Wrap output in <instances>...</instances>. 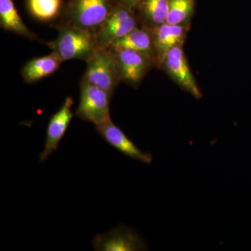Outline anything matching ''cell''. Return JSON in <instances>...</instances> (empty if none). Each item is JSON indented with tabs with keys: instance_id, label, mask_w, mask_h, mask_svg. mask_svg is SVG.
Listing matches in <instances>:
<instances>
[{
	"instance_id": "1",
	"label": "cell",
	"mask_w": 251,
	"mask_h": 251,
	"mask_svg": "<svg viewBox=\"0 0 251 251\" xmlns=\"http://www.w3.org/2000/svg\"><path fill=\"white\" fill-rule=\"evenodd\" d=\"M57 38L46 42L63 62L80 59L87 62L99 50L94 31L61 23L57 27Z\"/></svg>"
},
{
	"instance_id": "2",
	"label": "cell",
	"mask_w": 251,
	"mask_h": 251,
	"mask_svg": "<svg viewBox=\"0 0 251 251\" xmlns=\"http://www.w3.org/2000/svg\"><path fill=\"white\" fill-rule=\"evenodd\" d=\"M116 4L115 0H69L62 23L97 32Z\"/></svg>"
},
{
	"instance_id": "3",
	"label": "cell",
	"mask_w": 251,
	"mask_h": 251,
	"mask_svg": "<svg viewBox=\"0 0 251 251\" xmlns=\"http://www.w3.org/2000/svg\"><path fill=\"white\" fill-rule=\"evenodd\" d=\"M112 95L106 91L82 79L80 84V99L75 116L97 126L111 120L110 112Z\"/></svg>"
},
{
	"instance_id": "4",
	"label": "cell",
	"mask_w": 251,
	"mask_h": 251,
	"mask_svg": "<svg viewBox=\"0 0 251 251\" xmlns=\"http://www.w3.org/2000/svg\"><path fill=\"white\" fill-rule=\"evenodd\" d=\"M86 63L82 79L113 95L121 82L113 50L110 47L99 49Z\"/></svg>"
},
{
	"instance_id": "5",
	"label": "cell",
	"mask_w": 251,
	"mask_h": 251,
	"mask_svg": "<svg viewBox=\"0 0 251 251\" xmlns=\"http://www.w3.org/2000/svg\"><path fill=\"white\" fill-rule=\"evenodd\" d=\"M139 26L136 14L117 3L105 22L96 32L99 49L110 48L114 43Z\"/></svg>"
},
{
	"instance_id": "6",
	"label": "cell",
	"mask_w": 251,
	"mask_h": 251,
	"mask_svg": "<svg viewBox=\"0 0 251 251\" xmlns=\"http://www.w3.org/2000/svg\"><path fill=\"white\" fill-rule=\"evenodd\" d=\"M160 69L164 71L181 90L195 99L202 98V91L188 64L183 46L172 49L163 59Z\"/></svg>"
},
{
	"instance_id": "7",
	"label": "cell",
	"mask_w": 251,
	"mask_h": 251,
	"mask_svg": "<svg viewBox=\"0 0 251 251\" xmlns=\"http://www.w3.org/2000/svg\"><path fill=\"white\" fill-rule=\"evenodd\" d=\"M112 49L116 57L120 81L135 88L139 87L148 72L155 67L152 59L132 50Z\"/></svg>"
},
{
	"instance_id": "8",
	"label": "cell",
	"mask_w": 251,
	"mask_h": 251,
	"mask_svg": "<svg viewBox=\"0 0 251 251\" xmlns=\"http://www.w3.org/2000/svg\"><path fill=\"white\" fill-rule=\"evenodd\" d=\"M94 250L98 251H139L148 249L146 243L135 231L120 226L92 239Z\"/></svg>"
},
{
	"instance_id": "9",
	"label": "cell",
	"mask_w": 251,
	"mask_h": 251,
	"mask_svg": "<svg viewBox=\"0 0 251 251\" xmlns=\"http://www.w3.org/2000/svg\"><path fill=\"white\" fill-rule=\"evenodd\" d=\"M74 103L73 97H67L60 108L50 118L46 128L44 150L39 154L41 163H44L59 148L74 117L72 112Z\"/></svg>"
},
{
	"instance_id": "10",
	"label": "cell",
	"mask_w": 251,
	"mask_h": 251,
	"mask_svg": "<svg viewBox=\"0 0 251 251\" xmlns=\"http://www.w3.org/2000/svg\"><path fill=\"white\" fill-rule=\"evenodd\" d=\"M96 130L108 145L125 156L145 164H150L152 162V155L142 151L112 120L97 126Z\"/></svg>"
},
{
	"instance_id": "11",
	"label": "cell",
	"mask_w": 251,
	"mask_h": 251,
	"mask_svg": "<svg viewBox=\"0 0 251 251\" xmlns=\"http://www.w3.org/2000/svg\"><path fill=\"white\" fill-rule=\"evenodd\" d=\"M191 25H175L164 23L152 29L155 48V64L160 69L163 59L172 49L183 46Z\"/></svg>"
},
{
	"instance_id": "12",
	"label": "cell",
	"mask_w": 251,
	"mask_h": 251,
	"mask_svg": "<svg viewBox=\"0 0 251 251\" xmlns=\"http://www.w3.org/2000/svg\"><path fill=\"white\" fill-rule=\"evenodd\" d=\"M110 48L136 51L152 59L155 64V48L152 29L139 26L120 40L114 43Z\"/></svg>"
},
{
	"instance_id": "13",
	"label": "cell",
	"mask_w": 251,
	"mask_h": 251,
	"mask_svg": "<svg viewBox=\"0 0 251 251\" xmlns=\"http://www.w3.org/2000/svg\"><path fill=\"white\" fill-rule=\"evenodd\" d=\"M62 63L59 56L52 51L47 55L28 61L21 70V75L27 83H35L54 74Z\"/></svg>"
},
{
	"instance_id": "14",
	"label": "cell",
	"mask_w": 251,
	"mask_h": 251,
	"mask_svg": "<svg viewBox=\"0 0 251 251\" xmlns=\"http://www.w3.org/2000/svg\"><path fill=\"white\" fill-rule=\"evenodd\" d=\"M169 0H143L135 14L140 26L153 29L166 23Z\"/></svg>"
},
{
	"instance_id": "15",
	"label": "cell",
	"mask_w": 251,
	"mask_h": 251,
	"mask_svg": "<svg viewBox=\"0 0 251 251\" xmlns=\"http://www.w3.org/2000/svg\"><path fill=\"white\" fill-rule=\"evenodd\" d=\"M0 24L5 30L24 36L30 40H37L38 36L23 22L13 0H0Z\"/></svg>"
},
{
	"instance_id": "16",
	"label": "cell",
	"mask_w": 251,
	"mask_h": 251,
	"mask_svg": "<svg viewBox=\"0 0 251 251\" xmlns=\"http://www.w3.org/2000/svg\"><path fill=\"white\" fill-rule=\"evenodd\" d=\"M197 0H169L166 23L175 25H191Z\"/></svg>"
},
{
	"instance_id": "17",
	"label": "cell",
	"mask_w": 251,
	"mask_h": 251,
	"mask_svg": "<svg viewBox=\"0 0 251 251\" xmlns=\"http://www.w3.org/2000/svg\"><path fill=\"white\" fill-rule=\"evenodd\" d=\"M27 4L31 16L43 22L53 21L62 11V0H27Z\"/></svg>"
},
{
	"instance_id": "18",
	"label": "cell",
	"mask_w": 251,
	"mask_h": 251,
	"mask_svg": "<svg viewBox=\"0 0 251 251\" xmlns=\"http://www.w3.org/2000/svg\"><path fill=\"white\" fill-rule=\"evenodd\" d=\"M117 4H120L135 13L137 8L143 0H115Z\"/></svg>"
}]
</instances>
